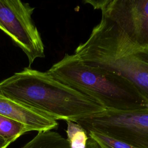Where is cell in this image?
<instances>
[{"mask_svg": "<svg viewBox=\"0 0 148 148\" xmlns=\"http://www.w3.org/2000/svg\"><path fill=\"white\" fill-rule=\"evenodd\" d=\"M5 96L57 120L76 122L106 109L43 72L25 68L0 82Z\"/></svg>", "mask_w": 148, "mask_h": 148, "instance_id": "6da1fadb", "label": "cell"}, {"mask_svg": "<svg viewBox=\"0 0 148 148\" xmlns=\"http://www.w3.org/2000/svg\"><path fill=\"white\" fill-rule=\"evenodd\" d=\"M73 54L86 65L125 78L148 102V49L134 45L108 18L102 16Z\"/></svg>", "mask_w": 148, "mask_h": 148, "instance_id": "7a4b0ae2", "label": "cell"}, {"mask_svg": "<svg viewBox=\"0 0 148 148\" xmlns=\"http://www.w3.org/2000/svg\"><path fill=\"white\" fill-rule=\"evenodd\" d=\"M46 73L106 109L129 110L148 107L147 101L128 80L114 73L86 65L74 54L65 53Z\"/></svg>", "mask_w": 148, "mask_h": 148, "instance_id": "3957f363", "label": "cell"}, {"mask_svg": "<svg viewBox=\"0 0 148 148\" xmlns=\"http://www.w3.org/2000/svg\"><path fill=\"white\" fill-rule=\"evenodd\" d=\"M75 123L87 132H99L136 148H148V107L129 110L106 109Z\"/></svg>", "mask_w": 148, "mask_h": 148, "instance_id": "277c9868", "label": "cell"}, {"mask_svg": "<svg viewBox=\"0 0 148 148\" xmlns=\"http://www.w3.org/2000/svg\"><path fill=\"white\" fill-rule=\"evenodd\" d=\"M34 8L20 0H0V29L26 54L29 66L45 57L44 45L32 14Z\"/></svg>", "mask_w": 148, "mask_h": 148, "instance_id": "5b68a950", "label": "cell"}, {"mask_svg": "<svg viewBox=\"0 0 148 148\" xmlns=\"http://www.w3.org/2000/svg\"><path fill=\"white\" fill-rule=\"evenodd\" d=\"M136 46L148 49V0H87Z\"/></svg>", "mask_w": 148, "mask_h": 148, "instance_id": "8992f818", "label": "cell"}, {"mask_svg": "<svg viewBox=\"0 0 148 148\" xmlns=\"http://www.w3.org/2000/svg\"><path fill=\"white\" fill-rule=\"evenodd\" d=\"M0 115L24 124L30 131L52 130L58 126L57 120L5 96L1 91Z\"/></svg>", "mask_w": 148, "mask_h": 148, "instance_id": "52a82bcc", "label": "cell"}, {"mask_svg": "<svg viewBox=\"0 0 148 148\" xmlns=\"http://www.w3.org/2000/svg\"><path fill=\"white\" fill-rule=\"evenodd\" d=\"M20 148H71L66 138L59 133L47 130L39 131L37 135ZM86 148H99L98 144L89 137Z\"/></svg>", "mask_w": 148, "mask_h": 148, "instance_id": "ba28073f", "label": "cell"}, {"mask_svg": "<svg viewBox=\"0 0 148 148\" xmlns=\"http://www.w3.org/2000/svg\"><path fill=\"white\" fill-rule=\"evenodd\" d=\"M30 131L24 124L0 115V136L12 143L23 134Z\"/></svg>", "mask_w": 148, "mask_h": 148, "instance_id": "9c48e42d", "label": "cell"}, {"mask_svg": "<svg viewBox=\"0 0 148 148\" xmlns=\"http://www.w3.org/2000/svg\"><path fill=\"white\" fill-rule=\"evenodd\" d=\"M67 139L71 148H86L89 138L87 131L75 122L66 121Z\"/></svg>", "mask_w": 148, "mask_h": 148, "instance_id": "30bf717a", "label": "cell"}, {"mask_svg": "<svg viewBox=\"0 0 148 148\" xmlns=\"http://www.w3.org/2000/svg\"><path fill=\"white\" fill-rule=\"evenodd\" d=\"M87 132L88 136L95 141L99 148H136L123 141L99 132L95 131Z\"/></svg>", "mask_w": 148, "mask_h": 148, "instance_id": "8fae6325", "label": "cell"}, {"mask_svg": "<svg viewBox=\"0 0 148 148\" xmlns=\"http://www.w3.org/2000/svg\"><path fill=\"white\" fill-rule=\"evenodd\" d=\"M10 143L0 136V148H6Z\"/></svg>", "mask_w": 148, "mask_h": 148, "instance_id": "7c38bea8", "label": "cell"}]
</instances>
